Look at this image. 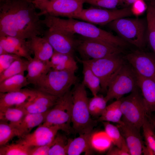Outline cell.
<instances>
[{"label":"cell","mask_w":155,"mask_h":155,"mask_svg":"<svg viewBox=\"0 0 155 155\" xmlns=\"http://www.w3.org/2000/svg\"><path fill=\"white\" fill-rule=\"evenodd\" d=\"M0 7V36L29 39L44 35V26L32 0H6Z\"/></svg>","instance_id":"1"},{"label":"cell","mask_w":155,"mask_h":155,"mask_svg":"<svg viewBox=\"0 0 155 155\" xmlns=\"http://www.w3.org/2000/svg\"><path fill=\"white\" fill-rule=\"evenodd\" d=\"M44 16L42 22L43 25L48 28L97 39L122 48L127 44L126 42L119 36H115L90 23L79 21L73 18L63 19L48 15Z\"/></svg>","instance_id":"2"},{"label":"cell","mask_w":155,"mask_h":155,"mask_svg":"<svg viewBox=\"0 0 155 155\" xmlns=\"http://www.w3.org/2000/svg\"><path fill=\"white\" fill-rule=\"evenodd\" d=\"M72 92L73 131L79 135L93 131L96 122L91 117L85 86L82 82L77 83Z\"/></svg>","instance_id":"3"},{"label":"cell","mask_w":155,"mask_h":155,"mask_svg":"<svg viewBox=\"0 0 155 155\" xmlns=\"http://www.w3.org/2000/svg\"><path fill=\"white\" fill-rule=\"evenodd\" d=\"M108 24L119 37L127 43L139 48L144 46L146 34V20L125 17L115 20Z\"/></svg>","instance_id":"4"},{"label":"cell","mask_w":155,"mask_h":155,"mask_svg":"<svg viewBox=\"0 0 155 155\" xmlns=\"http://www.w3.org/2000/svg\"><path fill=\"white\" fill-rule=\"evenodd\" d=\"M75 71L58 70L51 68L34 86L39 90L60 97L70 90L77 82Z\"/></svg>","instance_id":"5"},{"label":"cell","mask_w":155,"mask_h":155,"mask_svg":"<svg viewBox=\"0 0 155 155\" xmlns=\"http://www.w3.org/2000/svg\"><path fill=\"white\" fill-rule=\"evenodd\" d=\"M138 87L128 96L119 99L122 120L140 131L147 114L140 90Z\"/></svg>","instance_id":"6"},{"label":"cell","mask_w":155,"mask_h":155,"mask_svg":"<svg viewBox=\"0 0 155 155\" xmlns=\"http://www.w3.org/2000/svg\"><path fill=\"white\" fill-rule=\"evenodd\" d=\"M137 87L134 71L131 66L124 63L110 80L105 98L107 102L114 99L119 100Z\"/></svg>","instance_id":"7"},{"label":"cell","mask_w":155,"mask_h":155,"mask_svg":"<svg viewBox=\"0 0 155 155\" xmlns=\"http://www.w3.org/2000/svg\"><path fill=\"white\" fill-rule=\"evenodd\" d=\"M119 55L105 57L86 60H77L81 63L86 64L99 79L101 90L107 92L108 84L114 75L125 63L124 59Z\"/></svg>","instance_id":"8"},{"label":"cell","mask_w":155,"mask_h":155,"mask_svg":"<svg viewBox=\"0 0 155 155\" xmlns=\"http://www.w3.org/2000/svg\"><path fill=\"white\" fill-rule=\"evenodd\" d=\"M72 92L69 90L59 97L54 106L48 111L43 123L59 126L67 133L72 130L71 123Z\"/></svg>","instance_id":"9"},{"label":"cell","mask_w":155,"mask_h":155,"mask_svg":"<svg viewBox=\"0 0 155 155\" xmlns=\"http://www.w3.org/2000/svg\"><path fill=\"white\" fill-rule=\"evenodd\" d=\"M79 36L77 38L76 50L82 60L98 59L119 55L123 52L122 48L97 39Z\"/></svg>","instance_id":"10"},{"label":"cell","mask_w":155,"mask_h":155,"mask_svg":"<svg viewBox=\"0 0 155 155\" xmlns=\"http://www.w3.org/2000/svg\"><path fill=\"white\" fill-rule=\"evenodd\" d=\"M40 16L48 15L73 18L83 9L85 0H54L34 1Z\"/></svg>","instance_id":"11"},{"label":"cell","mask_w":155,"mask_h":155,"mask_svg":"<svg viewBox=\"0 0 155 155\" xmlns=\"http://www.w3.org/2000/svg\"><path fill=\"white\" fill-rule=\"evenodd\" d=\"M131 7L117 9H101L91 7L83 9L73 18L81 20L94 24L104 25L117 19L132 15Z\"/></svg>","instance_id":"12"},{"label":"cell","mask_w":155,"mask_h":155,"mask_svg":"<svg viewBox=\"0 0 155 155\" xmlns=\"http://www.w3.org/2000/svg\"><path fill=\"white\" fill-rule=\"evenodd\" d=\"M44 36L56 52L73 56L76 50L77 38L75 35L62 30L48 28Z\"/></svg>","instance_id":"13"},{"label":"cell","mask_w":155,"mask_h":155,"mask_svg":"<svg viewBox=\"0 0 155 155\" xmlns=\"http://www.w3.org/2000/svg\"><path fill=\"white\" fill-rule=\"evenodd\" d=\"M125 58L137 74L155 80L154 53L137 51L128 53Z\"/></svg>","instance_id":"14"},{"label":"cell","mask_w":155,"mask_h":155,"mask_svg":"<svg viewBox=\"0 0 155 155\" xmlns=\"http://www.w3.org/2000/svg\"><path fill=\"white\" fill-rule=\"evenodd\" d=\"M59 126L42 123L32 133L20 138L16 142L29 147L46 145L54 140L59 130Z\"/></svg>","instance_id":"15"},{"label":"cell","mask_w":155,"mask_h":155,"mask_svg":"<svg viewBox=\"0 0 155 155\" xmlns=\"http://www.w3.org/2000/svg\"><path fill=\"white\" fill-rule=\"evenodd\" d=\"M35 89L34 96L20 106L29 113H42L48 111L55 104L59 97Z\"/></svg>","instance_id":"16"},{"label":"cell","mask_w":155,"mask_h":155,"mask_svg":"<svg viewBox=\"0 0 155 155\" xmlns=\"http://www.w3.org/2000/svg\"><path fill=\"white\" fill-rule=\"evenodd\" d=\"M124 138L131 155H140L145 146L140 131L122 120L117 126Z\"/></svg>","instance_id":"17"},{"label":"cell","mask_w":155,"mask_h":155,"mask_svg":"<svg viewBox=\"0 0 155 155\" xmlns=\"http://www.w3.org/2000/svg\"><path fill=\"white\" fill-rule=\"evenodd\" d=\"M0 45L8 53L16 55L28 60L33 54L28 40L9 36H0Z\"/></svg>","instance_id":"18"},{"label":"cell","mask_w":155,"mask_h":155,"mask_svg":"<svg viewBox=\"0 0 155 155\" xmlns=\"http://www.w3.org/2000/svg\"><path fill=\"white\" fill-rule=\"evenodd\" d=\"M35 93V89L28 88L8 92H0V108L20 106L33 97Z\"/></svg>","instance_id":"19"},{"label":"cell","mask_w":155,"mask_h":155,"mask_svg":"<svg viewBox=\"0 0 155 155\" xmlns=\"http://www.w3.org/2000/svg\"><path fill=\"white\" fill-rule=\"evenodd\" d=\"M135 73L147 114L155 112V80L143 77Z\"/></svg>","instance_id":"20"},{"label":"cell","mask_w":155,"mask_h":155,"mask_svg":"<svg viewBox=\"0 0 155 155\" xmlns=\"http://www.w3.org/2000/svg\"><path fill=\"white\" fill-rule=\"evenodd\" d=\"M93 131L80 135L73 139H69L67 147V155H79L92 154L93 149L91 144V138Z\"/></svg>","instance_id":"21"},{"label":"cell","mask_w":155,"mask_h":155,"mask_svg":"<svg viewBox=\"0 0 155 155\" xmlns=\"http://www.w3.org/2000/svg\"><path fill=\"white\" fill-rule=\"evenodd\" d=\"M51 68L50 61L45 62L35 57L28 60L26 76L29 84L35 86Z\"/></svg>","instance_id":"22"},{"label":"cell","mask_w":155,"mask_h":155,"mask_svg":"<svg viewBox=\"0 0 155 155\" xmlns=\"http://www.w3.org/2000/svg\"><path fill=\"white\" fill-rule=\"evenodd\" d=\"M49 111L42 113H28L20 123L13 126L17 131V137L20 138L29 134L34 128L42 124Z\"/></svg>","instance_id":"23"},{"label":"cell","mask_w":155,"mask_h":155,"mask_svg":"<svg viewBox=\"0 0 155 155\" xmlns=\"http://www.w3.org/2000/svg\"><path fill=\"white\" fill-rule=\"evenodd\" d=\"M28 40L34 57L44 61H50L54 50L45 38L36 36Z\"/></svg>","instance_id":"24"},{"label":"cell","mask_w":155,"mask_h":155,"mask_svg":"<svg viewBox=\"0 0 155 155\" xmlns=\"http://www.w3.org/2000/svg\"><path fill=\"white\" fill-rule=\"evenodd\" d=\"M50 62L51 68L57 70H70L75 72L78 69L74 56L54 51Z\"/></svg>","instance_id":"25"},{"label":"cell","mask_w":155,"mask_h":155,"mask_svg":"<svg viewBox=\"0 0 155 155\" xmlns=\"http://www.w3.org/2000/svg\"><path fill=\"white\" fill-rule=\"evenodd\" d=\"M28 113L22 106L0 108V121L7 122L13 126L20 123Z\"/></svg>","instance_id":"26"},{"label":"cell","mask_w":155,"mask_h":155,"mask_svg":"<svg viewBox=\"0 0 155 155\" xmlns=\"http://www.w3.org/2000/svg\"><path fill=\"white\" fill-rule=\"evenodd\" d=\"M29 84L24 74H18L4 80L0 82V92L18 91Z\"/></svg>","instance_id":"27"},{"label":"cell","mask_w":155,"mask_h":155,"mask_svg":"<svg viewBox=\"0 0 155 155\" xmlns=\"http://www.w3.org/2000/svg\"><path fill=\"white\" fill-rule=\"evenodd\" d=\"M120 105L121 101L119 99L107 106L100 116L98 121L112 122L117 124L121 123L123 114Z\"/></svg>","instance_id":"28"},{"label":"cell","mask_w":155,"mask_h":155,"mask_svg":"<svg viewBox=\"0 0 155 155\" xmlns=\"http://www.w3.org/2000/svg\"><path fill=\"white\" fill-rule=\"evenodd\" d=\"M142 127L146 145L143 153L145 155H155V129L146 116Z\"/></svg>","instance_id":"29"},{"label":"cell","mask_w":155,"mask_h":155,"mask_svg":"<svg viewBox=\"0 0 155 155\" xmlns=\"http://www.w3.org/2000/svg\"><path fill=\"white\" fill-rule=\"evenodd\" d=\"M82 63L83 75L82 82L85 87L89 89L93 96H96L101 90L100 80L88 65L84 63Z\"/></svg>","instance_id":"30"},{"label":"cell","mask_w":155,"mask_h":155,"mask_svg":"<svg viewBox=\"0 0 155 155\" xmlns=\"http://www.w3.org/2000/svg\"><path fill=\"white\" fill-rule=\"evenodd\" d=\"M105 132L115 146L120 148L129 150L125 140L119 128L110 123L102 122Z\"/></svg>","instance_id":"31"},{"label":"cell","mask_w":155,"mask_h":155,"mask_svg":"<svg viewBox=\"0 0 155 155\" xmlns=\"http://www.w3.org/2000/svg\"><path fill=\"white\" fill-rule=\"evenodd\" d=\"M28 60L20 58L13 62L6 69L0 73V82L12 76L24 74L26 71Z\"/></svg>","instance_id":"32"},{"label":"cell","mask_w":155,"mask_h":155,"mask_svg":"<svg viewBox=\"0 0 155 155\" xmlns=\"http://www.w3.org/2000/svg\"><path fill=\"white\" fill-rule=\"evenodd\" d=\"M111 141L104 131L93 132L91 138V144L93 150L103 152L110 147Z\"/></svg>","instance_id":"33"},{"label":"cell","mask_w":155,"mask_h":155,"mask_svg":"<svg viewBox=\"0 0 155 155\" xmlns=\"http://www.w3.org/2000/svg\"><path fill=\"white\" fill-rule=\"evenodd\" d=\"M146 14V35L148 42L155 54V19L153 6H148Z\"/></svg>","instance_id":"34"},{"label":"cell","mask_w":155,"mask_h":155,"mask_svg":"<svg viewBox=\"0 0 155 155\" xmlns=\"http://www.w3.org/2000/svg\"><path fill=\"white\" fill-rule=\"evenodd\" d=\"M30 147L20 142L0 146V155H29Z\"/></svg>","instance_id":"35"},{"label":"cell","mask_w":155,"mask_h":155,"mask_svg":"<svg viewBox=\"0 0 155 155\" xmlns=\"http://www.w3.org/2000/svg\"><path fill=\"white\" fill-rule=\"evenodd\" d=\"M89 99L88 106L91 116H100L106 106L107 102L104 97L97 95Z\"/></svg>","instance_id":"36"},{"label":"cell","mask_w":155,"mask_h":155,"mask_svg":"<svg viewBox=\"0 0 155 155\" xmlns=\"http://www.w3.org/2000/svg\"><path fill=\"white\" fill-rule=\"evenodd\" d=\"M68 139L64 135L57 133L53 145L50 148L49 155H67V147Z\"/></svg>","instance_id":"37"},{"label":"cell","mask_w":155,"mask_h":155,"mask_svg":"<svg viewBox=\"0 0 155 155\" xmlns=\"http://www.w3.org/2000/svg\"><path fill=\"white\" fill-rule=\"evenodd\" d=\"M17 136L15 128L8 123L0 121V146L5 145L14 137Z\"/></svg>","instance_id":"38"},{"label":"cell","mask_w":155,"mask_h":155,"mask_svg":"<svg viewBox=\"0 0 155 155\" xmlns=\"http://www.w3.org/2000/svg\"><path fill=\"white\" fill-rule=\"evenodd\" d=\"M85 3L108 9H115L119 0H85Z\"/></svg>","instance_id":"39"},{"label":"cell","mask_w":155,"mask_h":155,"mask_svg":"<svg viewBox=\"0 0 155 155\" xmlns=\"http://www.w3.org/2000/svg\"><path fill=\"white\" fill-rule=\"evenodd\" d=\"M21 57L16 55L7 53L0 55V73L8 68L15 60Z\"/></svg>","instance_id":"40"},{"label":"cell","mask_w":155,"mask_h":155,"mask_svg":"<svg viewBox=\"0 0 155 155\" xmlns=\"http://www.w3.org/2000/svg\"><path fill=\"white\" fill-rule=\"evenodd\" d=\"M148 6L144 0H137L132 4L131 10L133 15L138 16L147 10Z\"/></svg>","instance_id":"41"},{"label":"cell","mask_w":155,"mask_h":155,"mask_svg":"<svg viewBox=\"0 0 155 155\" xmlns=\"http://www.w3.org/2000/svg\"><path fill=\"white\" fill-rule=\"evenodd\" d=\"M54 140L46 145L30 147L29 155H49V151L53 144Z\"/></svg>","instance_id":"42"},{"label":"cell","mask_w":155,"mask_h":155,"mask_svg":"<svg viewBox=\"0 0 155 155\" xmlns=\"http://www.w3.org/2000/svg\"><path fill=\"white\" fill-rule=\"evenodd\" d=\"M108 155H130L128 150L120 148L115 146L111 147L106 154Z\"/></svg>","instance_id":"43"},{"label":"cell","mask_w":155,"mask_h":155,"mask_svg":"<svg viewBox=\"0 0 155 155\" xmlns=\"http://www.w3.org/2000/svg\"><path fill=\"white\" fill-rule=\"evenodd\" d=\"M146 116L148 120L155 129V115L150 113L146 114Z\"/></svg>","instance_id":"44"},{"label":"cell","mask_w":155,"mask_h":155,"mask_svg":"<svg viewBox=\"0 0 155 155\" xmlns=\"http://www.w3.org/2000/svg\"><path fill=\"white\" fill-rule=\"evenodd\" d=\"M137 0H119V4L125 5H128L132 4L135 2ZM144 1H151L153 0H144Z\"/></svg>","instance_id":"45"},{"label":"cell","mask_w":155,"mask_h":155,"mask_svg":"<svg viewBox=\"0 0 155 155\" xmlns=\"http://www.w3.org/2000/svg\"><path fill=\"white\" fill-rule=\"evenodd\" d=\"M7 53L3 49V48L0 45V55L6 54Z\"/></svg>","instance_id":"46"},{"label":"cell","mask_w":155,"mask_h":155,"mask_svg":"<svg viewBox=\"0 0 155 155\" xmlns=\"http://www.w3.org/2000/svg\"><path fill=\"white\" fill-rule=\"evenodd\" d=\"M150 4L155 7V0H153L150 1Z\"/></svg>","instance_id":"47"},{"label":"cell","mask_w":155,"mask_h":155,"mask_svg":"<svg viewBox=\"0 0 155 155\" xmlns=\"http://www.w3.org/2000/svg\"><path fill=\"white\" fill-rule=\"evenodd\" d=\"M153 6V11H154V16L155 19V7Z\"/></svg>","instance_id":"48"},{"label":"cell","mask_w":155,"mask_h":155,"mask_svg":"<svg viewBox=\"0 0 155 155\" xmlns=\"http://www.w3.org/2000/svg\"><path fill=\"white\" fill-rule=\"evenodd\" d=\"M34 1H45V0H33Z\"/></svg>","instance_id":"49"},{"label":"cell","mask_w":155,"mask_h":155,"mask_svg":"<svg viewBox=\"0 0 155 155\" xmlns=\"http://www.w3.org/2000/svg\"><path fill=\"white\" fill-rule=\"evenodd\" d=\"M1 0L3 1H4L6 0Z\"/></svg>","instance_id":"50"}]
</instances>
